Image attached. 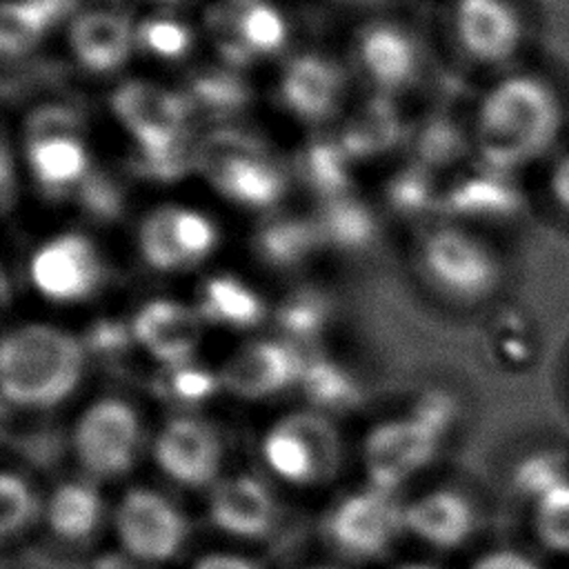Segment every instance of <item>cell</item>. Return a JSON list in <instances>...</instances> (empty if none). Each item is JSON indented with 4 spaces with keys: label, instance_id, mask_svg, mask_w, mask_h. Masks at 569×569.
Returning <instances> with one entry per match:
<instances>
[{
    "label": "cell",
    "instance_id": "1",
    "mask_svg": "<svg viewBox=\"0 0 569 569\" xmlns=\"http://www.w3.org/2000/svg\"><path fill=\"white\" fill-rule=\"evenodd\" d=\"M465 124L476 162L531 178L569 140V69L542 49L480 80Z\"/></svg>",
    "mask_w": 569,
    "mask_h": 569
},
{
    "label": "cell",
    "instance_id": "2",
    "mask_svg": "<svg viewBox=\"0 0 569 569\" xmlns=\"http://www.w3.org/2000/svg\"><path fill=\"white\" fill-rule=\"evenodd\" d=\"M538 0H445L442 33L456 60L480 80L542 51Z\"/></svg>",
    "mask_w": 569,
    "mask_h": 569
},
{
    "label": "cell",
    "instance_id": "3",
    "mask_svg": "<svg viewBox=\"0 0 569 569\" xmlns=\"http://www.w3.org/2000/svg\"><path fill=\"white\" fill-rule=\"evenodd\" d=\"M196 176L229 204L258 216L280 209L293 184L289 160L236 122L198 136Z\"/></svg>",
    "mask_w": 569,
    "mask_h": 569
},
{
    "label": "cell",
    "instance_id": "4",
    "mask_svg": "<svg viewBox=\"0 0 569 569\" xmlns=\"http://www.w3.org/2000/svg\"><path fill=\"white\" fill-rule=\"evenodd\" d=\"M84 345L51 325H22L0 345V387L7 402L22 409L60 405L80 382Z\"/></svg>",
    "mask_w": 569,
    "mask_h": 569
},
{
    "label": "cell",
    "instance_id": "5",
    "mask_svg": "<svg viewBox=\"0 0 569 569\" xmlns=\"http://www.w3.org/2000/svg\"><path fill=\"white\" fill-rule=\"evenodd\" d=\"M16 151L24 178L53 202L73 200L98 164L82 116L60 100L40 102L22 116Z\"/></svg>",
    "mask_w": 569,
    "mask_h": 569
},
{
    "label": "cell",
    "instance_id": "6",
    "mask_svg": "<svg viewBox=\"0 0 569 569\" xmlns=\"http://www.w3.org/2000/svg\"><path fill=\"white\" fill-rule=\"evenodd\" d=\"M418 260L433 287L458 302H482L505 282V258L485 229L433 218L418 242Z\"/></svg>",
    "mask_w": 569,
    "mask_h": 569
},
{
    "label": "cell",
    "instance_id": "7",
    "mask_svg": "<svg viewBox=\"0 0 569 569\" xmlns=\"http://www.w3.org/2000/svg\"><path fill=\"white\" fill-rule=\"evenodd\" d=\"M349 71L367 89L402 100L420 89L431 71L427 42L405 20L367 16L349 40Z\"/></svg>",
    "mask_w": 569,
    "mask_h": 569
},
{
    "label": "cell",
    "instance_id": "8",
    "mask_svg": "<svg viewBox=\"0 0 569 569\" xmlns=\"http://www.w3.org/2000/svg\"><path fill=\"white\" fill-rule=\"evenodd\" d=\"M351 78L349 64L327 51H289L276 64L271 98L298 127L322 131L347 111Z\"/></svg>",
    "mask_w": 569,
    "mask_h": 569
},
{
    "label": "cell",
    "instance_id": "9",
    "mask_svg": "<svg viewBox=\"0 0 569 569\" xmlns=\"http://www.w3.org/2000/svg\"><path fill=\"white\" fill-rule=\"evenodd\" d=\"M200 29L216 60L244 71L284 58L293 33L284 7L276 0H213L202 13Z\"/></svg>",
    "mask_w": 569,
    "mask_h": 569
},
{
    "label": "cell",
    "instance_id": "10",
    "mask_svg": "<svg viewBox=\"0 0 569 569\" xmlns=\"http://www.w3.org/2000/svg\"><path fill=\"white\" fill-rule=\"evenodd\" d=\"M107 111L129 149H158L196 138V113L180 87L129 76L113 84Z\"/></svg>",
    "mask_w": 569,
    "mask_h": 569
},
{
    "label": "cell",
    "instance_id": "11",
    "mask_svg": "<svg viewBox=\"0 0 569 569\" xmlns=\"http://www.w3.org/2000/svg\"><path fill=\"white\" fill-rule=\"evenodd\" d=\"M220 236V224L207 209L164 200L138 220L136 251L149 269L173 273L204 262L218 249Z\"/></svg>",
    "mask_w": 569,
    "mask_h": 569
},
{
    "label": "cell",
    "instance_id": "12",
    "mask_svg": "<svg viewBox=\"0 0 569 569\" xmlns=\"http://www.w3.org/2000/svg\"><path fill=\"white\" fill-rule=\"evenodd\" d=\"M529 178L491 169L473 158L442 182L440 216L478 229L516 222L533 211Z\"/></svg>",
    "mask_w": 569,
    "mask_h": 569
},
{
    "label": "cell",
    "instance_id": "13",
    "mask_svg": "<svg viewBox=\"0 0 569 569\" xmlns=\"http://www.w3.org/2000/svg\"><path fill=\"white\" fill-rule=\"evenodd\" d=\"M267 467L291 485H318L340 465V442L318 411H293L278 420L262 440Z\"/></svg>",
    "mask_w": 569,
    "mask_h": 569
},
{
    "label": "cell",
    "instance_id": "14",
    "mask_svg": "<svg viewBox=\"0 0 569 569\" xmlns=\"http://www.w3.org/2000/svg\"><path fill=\"white\" fill-rule=\"evenodd\" d=\"M62 42L76 71L91 78L118 76L138 58L136 16L124 4L91 2L64 24Z\"/></svg>",
    "mask_w": 569,
    "mask_h": 569
},
{
    "label": "cell",
    "instance_id": "15",
    "mask_svg": "<svg viewBox=\"0 0 569 569\" xmlns=\"http://www.w3.org/2000/svg\"><path fill=\"white\" fill-rule=\"evenodd\" d=\"M33 289L60 305L91 298L104 280V260L96 240L78 229H64L44 238L29 256Z\"/></svg>",
    "mask_w": 569,
    "mask_h": 569
},
{
    "label": "cell",
    "instance_id": "16",
    "mask_svg": "<svg viewBox=\"0 0 569 569\" xmlns=\"http://www.w3.org/2000/svg\"><path fill=\"white\" fill-rule=\"evenodd\" d=\"M73 449L80 465L98 478L127 473L140 449V420L120 398L91 402L76 422Z\"/></svg>",
    "mask_w": 569,
    "mask_h": 569
},
{
    "label": "cell",
    "instance_id": "17",
    "mask_svg": "<svg viewBox=\"0 0 569 569\" xmlns=\"http://www.w3.org/2000/svg\"><path fill=\"white\" fill-rule=\"evenodd\" d=\"M445 431L418 411L376 425L365 440V469L369 482L393 491L427 467L440 449Z\"/></svg>",
    "mask_w": 569,
    "mask_h": 569
},
{
    "label": "cell",
    "instance_id": "18",
    "mask_svg": "<svg viewBox=\"0 0 569 569\" xmlns=\"http://www.w3.org/2000/svg\"><path fill=\"white\" fill-rule=\"evenodd\" d=\"M402 529H407L405 507L398 505L393 491L373 485L342 498L327 518L329 540L356 558L382 556Z\"/></svg>",
    "mask_w": 569,
    "mask_h": 569
},
{
    "label": "cell",
    "instance_id": "19",
    "mask_svg": "<svg viewBox=\"0 0 569 569\" xmlns=\"http://www.w3.org/2000/svg\"><path fill=\"white\" fill-rule=\"evenodd\" d=\"M113 527L124 551L144 562L173 558L187 540V518L151 489H129L116 507Z\"/></svg>",
    "mask_w": 569,
    "mask_h": 569
},
{
    "label": "cell",
    "instance_id": "20",
    "mask_svg": "<svg viewBox=\"0 0 569 569\" xmlns=\"http://www.w3.org/2000/svg\"><path fill=\"white\" fill-rule=\"evenodd\" d=\"M305 356L289 340H253L220 369V385L238 398H271L300 382Z\"/></svg>",
    "mask_w": 569,
    "mask_h": 569
},
{
    "label": "cell",
    "instance_id": "21",
    "mask_svg": "<svg viewBox=\"0 0 569 569\" xmlns=\"http://www.w3.org/2000/svg\"><path fill=\"white\" fill-rule=\"evenodd\" d=\"M151 451L158 469L184 487L213 482L222 460L218 433L193 416L171 418L158 431Z\"/></svg>",
    "mask_w": 569,
    "mask_h": 569
},
{
    "label": "cell",
    "instance_id": "22",
    "mask_svg": "<svg viewBox=\"0 0 569 569\" xmlns=\"http://www.w3.org/2000/svg\"><path fill=\"white\" fill-rule=\"evenodd\" d=\"M129 325L133 342H138L160 365L193 360L202 331V318L196 307L173 298H153L142 302Z\"/></svg>",
    "mask_w": 569,
    "mask_h": 569
},
{
    "label": "cell",
    "instance_id": "23",
    "mask_svg": "<svg viewBox=\"0 0 569 569\" xmlns=\"http://www.w3.org/2000/svg\"><path fill=\"white\" fill-rule=\"evenodd\" d=\"M338 140L356 164L385 158L400 144H409L411 124L400 100L367 93L360 104L347 107L336 129Z\"/></svg>",
    "mask_w": 569,
    "mask_h": 569
},
{
    "label": "cell",
    "instance_id": "24",
    "mask_svg": "<svg viewBox=\"0 0 569 569\" xmlns=\"http://www.w3.org/2000/svg\"><path fill=\"white\" fill-rule=\"evenodd\" d=\"M180 89L184 91L196 120H211V127L233 124L253 98L249 73L222 60L189 67Z\"/></svg>",
    "mask_w": 569,
    "mask_h": 569
},
{
    "label": "cell",
    "instance_id": "25",
    "mask_svg": "<svg viewBox=\"0 0 569 569\" xmlns=\"http://www.w3.org/2000/svg\"><path fill=\"white\" fill-rule=\"evenodd\" d=\"M211 522L238 538L264 536L276 522V500L264 482L238 473L220 480L209 498Z\"/></svg>",
    "mask_w": 569,
    "mask_h": 569
},
{
    "label": "cell",
    "instance_id": "26",
    "mask_svg": "<svg viewBox=\"0 0 569 569\" xmlns=\"http://www.w3.org/2000/svg\"><path fill=\"white\" fill-rule=\"evenodd\" d=\"M405 527L436 549H456L473 536L478 511L465 493L433 489L405 507Z\"/></svg>",
    "mask_w": 569,
    "mask_h": 569
},
{
    "label": "cell",
    "instance_id": "27",
    "mask_svg": "<svg viewBox=\"0 0 569 569\" xmlns=\"http://www.w3.org/2000/svg\"><path fill=\"white\" fill-rule=\"evenodd\" d=\"M293 182H300L320 202L353 191L356 160L336 131H311L289 158Z\"/></svg>",
    "mask_w": 569,
    "mask_h": 569
},
{
    "label": "cell",
    "instance_id": "28",
    "mask_svg": "<svg viewBox=\"0 0 569 569\" xmlns=\"http://www.w3.org/2000/svg\"><path fill=\"white\" fill-rule=\"evenodd\" d=\"M80 0H2L0 7V53L4 60H20L80 9Z\"/></svg>",
    "mask_w": 569,
    "mask_h": 569
},
{
    "label": "cell",
    "instance_id": "29",
    "mask_svg": "<svg viewBox=\"0 0 569 569\" xmlns=\"http://www.w3.org/2000/svg\"><path fill=\"white\" fill-rule=\"evenodd\" d=\"M202 40L200 22H193L180 9L151 7L147 13L136 16V49L160 67H182L196 56Z\"/></svg>",
    "mask_w": 569,
    "mask_h": 569
},
{
    "label": "cell",
    "instance_id": "30",
    "mask_svg": "<svg viewBox=\"0 0 569 569\" xmlns=\"http://www.w3.org/2000/svg\"><path fill=\"white\" fill-rule=\"evenodd\" d=\"M251 244L256 256L273 269L300 267L320 247H325L313 216L280 209L262 216Z\"/></svg>",
    "mask_w": 569,
    "mask_h": 569
},
{
    "label": "cell",
    "instance_id": "31",
    "mask_svg": "<svg viewBox=\"0 0 569 569\" xmlns=\"http://www.w3.org/2000/svg\"><path fill=\"white\" fill-rule=\"evenodd\" d=\"M196 311L202 322L229 329H249L264 318L260 293L233 273L209 276L196 296Z\"/></svg>",
    "mask_w": 569,
    "mask_h": 569
},
{
    "label": "cell",
    "instance_id": "32",
    "mask_svg": "<svg viewBox=\"0 0 569 569\" xmlns=\"http://www.w3.org/2000/svg\"><path fill=\"white\" fill-rule=\"evenodd\" d=\"M409 151L413 162L422 164L431 173H456L471 160L469 133L462 118L429 116L420 124L411 127Z\"/></svg>",
    "mask_w": 569,
    "mask_h": 569
},
{
    "label": "cell",
    "instance_id": "33",
    "mask_svg": "<svg viewBox=\"0 0 569 569\" xmlns=\"http://www.w3.org/2000/svg\"><path fill=\"white\" fill-rule=\"evenodd\" d=\"M325 247H336L347 253L367 251L378 238V216L369 202L353 191L322 200L313 216Z\"/></svg>",
    "mask_w": 569,
    "mask_h": 569
},
{
    "label": "cell",
    "instance_id": "34",
    "mask_svg": "<svg viewBox=\"0 0 569 569\" xmlns=\"http://www.w3.org/2000/svg\"><path fill=\"white\" fill-rule=\"evenodd\" d=\"M442 182L422 164H398L382 182V202L400 220H433L440 216Z\"/></svg>",
    "mask_w": 569,
    "mask_h": 569
},
{
    "label": "cell",
    "instance_id": "35",
    "mask_svg": "<svg viewBox=\"0 0 569 569\" xmlns=\"http://www.w3.org/2000/svg\"><path fill=\"white\" fill-rule=\"evenodd\" d=\"M102 496L82 480L62 482L47 500L44 520L49 529L62 540H84L102 522Z\"/></svg>",
    "mask_w": 569,
    "mask_h": 569
},
{
    "label": "cell",
    "instance_id": "36",
    "mask_svg": "<svg viewBox=\"0 0 569 569\" xmlns=\"http://www.w3.org/2000/svg\"><path fill=\"white\" fill-rule=\"evenodd\" d=\"M531 531L547 551L569 556V478H551L533 491Z\"/></svg>",
    "mask_w": 569,
    "mask_h": 569
},
{
    "label": "cell",
    "instance_id": "37",
    "mask_svg": "<svg viewBox=\"0 0 569 569\" xmlns=\"http://www.w3.org/2000/svg\"><path fill=\"white\" fill-rule=\"evenodd\" d=\"M198 136L158 149H129V176L149 184H176L189 176H196Z\"/></svg>",
    "mask_w": 569,
    "mask_h": 569
},
{
    "label": "cell",
    "instance_id": "38",
    "mask_svg": "<svg viewBox=\"0 0 569 569\" xmlns=\"http://www.w3.org/2000/svg\"><path fill=\"white\" fill-rule=\"evenodd\" d=\"M298 385L318 409H342L360 398L356 378L327 356H305Z\"/></svg>",
    "mask_w": 569,
    "mask_h": 569
},
{
    "label": "cell",
    "instance_id": "39",
    "mask_svg": "<svg viewBox=\"0 0 569 569\" xmlns=\"http://www.w3.org/2000/svg\"><path fill=\"white\" fill-rule=\"evenodd\" d=\"M533 207L569 229V140L529 178Z\"/></svg>",
    "mask_w": 569,
    "mask_h": 569
},
{
    "label": "cell",
    "instance_id": "40",
    "mask_svg": "<svg viewBox=\"0 0 569 569\" xmlns=\"http://www.w3.org/2000/svg\"><path fill=\"white\" fill-rule=\"evenodd\" d=\"M329 302L313 289H300L291 293L278 309V325L284 331V340L300 342L316 340L327 327Z\"/></svg>",
    "mask_w": 569,
    "mask_h": 569
},
{
    "label": "cell",
    "instance_id": "41",
    "mask_svg": "<svg viewBox=\"0 0 569 569\" xmlns=\"http://www.w3.org/2000/svg\"><path fill=\"white\" fill-rule=\"evenodd\" d=\"M71 202H76L87 218L96 222H111L120 218L127 204L124 180L96 164V169L80 184Z\"/></svg>",
    "mask_w": 569,
    "mask_h": 569
},
{
    "label": "cell",
    "instance_id": "42",
    "mask_svg": "<svg viewBox=\"0 0 569 569\" xmlns=\"http://www.w3.org/2000/svg\"><path fill=\"white\" fill-rule=\"evenodd\" d=\"M160 376V396L169 398L171 402L193 407L209 400L220 385V373L209 371L207 367L196 365V360L178 362V365H162Z\"/></svg>",
    "mask_w": 569,
    "mask_h": 569
},
{
    "label": "cell",
    "instance_id": "43",
    "mask_svg": "<svg viewBox=\"0 0 569 569\" xmlns=\"http://www.w3.org/2000/svg\"><path fill=\"white\" fill-rule=\"evenodd\" d=\"M38 500L29 482L13 473L4 471L0 476V531L4 538L22 531L36 516Z\"/></svg>",
    "mask_w": 569,
    "mask_h": 569
},
{
    "label": "cell",
    "instance_id": "44",
    "mask_svg": "<svg viewBox=\"0 0 569 569\" xmlns=\"http://www.w3.org/2000/svg\"><path fill=\"white\" fill-rule=\"evenodd\" d=\"M129 340H133L131 325H122L116 320H100V322H93L84 342L89 345V349L98 353H113L124 349Z\"/></svg>",
    "mask_w": 569,
    "mask_h": 569
},
{
    "label": "cell",
    "instance_id": "45",
    "mask_svg": "<svg viewBox=\"0 0 569 569\" xmlns=\"http://www.w3.org/2000/svg\"><path fill=\"white\" fill-rule=\"evenodd\" d=\"M471 569H545L536 558L518 549H496L478 558Z\"/></svg>",
    "mask_w": 569,
    "mask_h": 569
},
{
    "label": "cell",
    "instance_id": "46",
    "mask_svg": "<svg viewBox=\"0 0 569 569\" xmlns=\"http://www.w3.org/2000/svg\"><path fill=\"white\" fill-rule=\"evenodd\" d=\"M191 569H260L253 560L236 553H209L200 558Z\"/></svg>",
    "mask_w": 569,
    "mask_h": 569
},
{
    "label": "cell",
    "instance_id": "47",
    "mask_svg": "<svg viewBox=\"0 0 569 569\" xmlns=\"http://www.w3.org/2000/svg\"><path fill=\"white\" fill-rule=\"evenodd\" d=\"M331 2L338 7H345V9H353V11L373 16V13H380L385 7H389L396 0H331Z\"/></svg>",
    "mask_w": 569,
    "mask_h": 569
},
{
    "label": "cell",
    "instance_id": "48",
    "mask_svg": "<svg viewBox=\"0 0 569 569\" xmlns=\"http://www.w3.org/2000/svg\"><path fill=\"white\" fill-rule=\"evenodd\" d=\"M151 7H164V9H182L196 0H147Z\"/></svg>",
    "mask_w": 569,
    "mask_h": 569
},
{
    "label": "cell",
    "instance_id": "49",
    "mask_svg": "<svg viewBox=\"0 0 569 569\" xmlns=\"http://www.w3.org/2000/svg\"><path fill=\"white\" fill-rule=\"evenodd\" d=\"M396 569H438V567H431V565H422V562H409V565H400Z\"/></svg>",
    "mask_w": 569,
    "mask_h": 569
},
{
    "label": "cell",
    "instance_id": "50",
    "mask_svg": "<svg viewBox=\"0 0 569 569\" xmlns=\"http://www.w3.org/2000/svg\"><path fill=\"white\" fill-rule=\"evenodd\" d=\"M93 2H107V4H124L127 0H93Z\"/></svg>",
    "mask_w": 569,
    "mask_h": 569
},
{
    "label": "cell",
    "instance_id": "51",
    "mask_svg": "<svg viewBox=\"0 0 569 569\" xmlns=\"http://www.w3.org/2000/svg\"><path fill=\"white\" fill-rule=\"evenodd\" d=\"M311 569H333V567H311Z\"/></svg>",
    "mask_w": 569,
    "mask_h": 569
}]
</instances>
